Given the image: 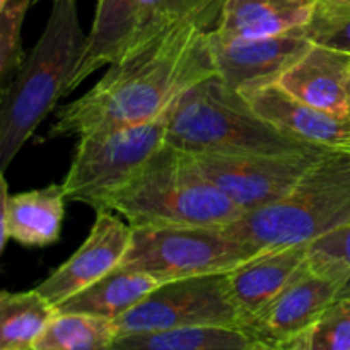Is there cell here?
<instances>
[{
    "mask_svg": "<svg viewBox=\"0 0 350 350\" xmlns=\"http://www.w3.org/2000/svg\"><path fill=\"white\" fill-rule=\"evenodd\" d=\"M137 0H98L84 57L70 82V92L103 65H111L129 48L135 26Z\"/></svg>",
    "mask_w": 350,
    "mask_h": 350,
    "instance_id": "obj_18",
    "label": "cell"
},
{
    "mask_svg": "<svg viewBox=\"0 0 350 350\" xmlns=\"http://www.w3.org/2000/svg\"><path fill=\"white\" fill-rule=\"evenodd\" d=\"M57 306L36 289L0 294V350H33Z\"/></svg>",
    "mask_w": 350,
    "mask_h": 350,
    "instance_id": "obj_21",
    "label": "cell"
},
{
    "mask_svg": "<svg viewBox=\"0 0 350 350\" xmlns=\"http://www.w3.org/2000/svg\"><path fill=\"white\" fill-rule=\"evenodd\" d=\"M350 224V152L332 149L280 200L222 226L260 253L318 241Z\"/></svg>",
    "mask_w": 350,
    "mask_h": 350,
    "instance_id": "obj_5",
    "label": "cell"
},
{
    "mask_svg": "<svg viewBox=\"0 0 350 350\" xmlns=\"http://www.w3.org/2000/svg\"><path fill=\"white\" fill-rule=\"evenodd\" d=\"M224 2L226 0H137L135 26L126 50L170 27L190 21H197L214 29Z\"/></svg>",
    "mask_w": 350,
    "mask_h": 350,
    "instance_id": "obj_22",
    "label": "cell"
},
{
    "mask_svg": "<svg viewBox=\"0 0 350 350\" xmlns=\"http://www.w3.org/2000/svg\"><path fill=\"white\" fill-rule=\"evenodd\" d=\"M10 0H0V7H3V5H7V3H9Z\"/></svg>",
    "mask_w": 350,
    "mask_h": 350,
    "instance_id": "obj_29",
    "label": "cell"
},
{
    "mask_svg": "<svg viewBox=\"0 0 350 350\" xmlns=\"http://www.w3.org/2000/svg\"><path fill=\"white\" fill-rule=\"evenodd\" d=\"M132 226L113 215L111 211H98L96 222L81 248L51 272L36 291L58 306L118 269L132 245Z\"/></svg>",
    "mask_w": 350,
    "mask_h": 350,
    "instance_id": "obj_12",
    "label": "cell"
},
{
    "mask_svg": "<svg viewBox=\"0 0 350 350\" xmlns=\"http://www.w3.org/2000/svg\"><path fill=\"white\" fill-rule=\"evenodd\" d=\"M308 263L317 270L345 277L349 284L344 296H350V224L311 243Z\"/></svg>",
    "mask_w": 350,
    "mask_h": 350,
    "instance_id": "obj_27",
    "label": "cell"
},
{
    "mask_svg": "<svg viewBox=\"0 0 350 350\" xmlns=\"http://www.w3.org/2000/svg\"><path fill=\"white\" fill-rule=\"evenodd\" d=\"M113 325L122 337L188 327L243 328V318L229 293L228 273H212L161 284Z\"/></svg>",
    "mask_w": 350,
    "mask_h": 350,
    "instance_id": "obj_8",
    "label": "cell"
},
{
    "mask_svg": "<svg viewBox=\"0 0 350 350\" xmlns=\"http://www.w3.org/2000/svg\"><path fill=\"white\" fill-rule=\"evenodd\" d=\"M250 350H286L284 347H273V345H265V344H260V342H256L255 345H253Z\"/></svg>",
    "mask_w": 350,
    "mask_h": 350,
    "instance_id": "obj_28",
    "label": "cell"
},
{
    "mask_svg": "<svg viewBox=\"0 0 350 350\" xmlns=\"http://www.w3.org/2000/svg\"><path fill=\"white\" fill-rule=\"evenodd\" d=\"M113 320L79 313H57L33 350H113Z\"/></svg>",
    "mask_w": 350,
    "mask_h": 350,
    "instance_id": "obj_23",
    "label": "cell"
},
{
    "mask_svg": "<svg viewBox=\"0 0 350 350\" xmlns=\"http://www.w3.org/2000/svg\"><path fill=\"white\" fill-rule=\"evenodd\" d=\"M166 146L191 157L297 154L317 149L260 118L217 75L188 89L170 113Z\"/></svg>",
    "mask_w": 350,
    "mask_h": 350,
    "instance_id": "obj_4",
    "label": "cell"
},
{
    "mask_svg": "<svg viewBox=\"0 0 350 350\" xmlns=\"http://www.w3.org/2000/svg\"><path fill=\"white\" fill-rule=\"evenodd\" d=\"M260 255L224 228H139L120 267L142 272L159 284L228 273Z\"/></svg>",
    "mask_w": 350,
    "mask_h": 350,
    "instance_id": "obj_7",
    "label": "cell"
},
{
    "mask_svg": "<svg viewBox=\"0 0 350 350\" xmlns=\"http://www.w3.org/2000/svg\"><path fill=\"white\" fill-rule=\"evenodd\" d=\"M34 0H10L0 7V79L2 89L16 77L26 53L23 51L21 29Z\"/></svg>",
    "mask_w": 350,
    "mask_h": 350,
    "instance_id": "obj_26",
    "label": "cell"
},
{
    "mask_svg": "<svg viewBox=\"0 0 350 350\" xmlns=\"http://www.w3.org/2000/svg\"><path fill=\"white\" fill-rule=\"evenodd\" d=\"M277 84L313 108L350 120L349 53L313 44Z\"/></svg>",
    "mask_w": 350,
    "mask_h": 350,
    "instance_id": "obj_14",
    "label": "cell"
},
{
    "mask_svg": "<svg viewBox=\"0 0 350 350\" xmlns=\"http://www.w3.org/2000/svg\"><path fill=\"white\" fill-rule=\"evenodd\" d=\"M171 109L150 122L81 137L62 183L68 200L105 211L106 202L166 144Z\"/></svg>",
    "mask_w": 350,
    "mask_h": 350,
    "instance_id": "obj_6",
    "label": "cell"
},
{
    "mask_svg": "<svg viewBox=\"0 0 350 350\" xmlns=\"http://www.w3.org/2000/svg\"><path fill=\"white\" fill-rule=\"evenodd\" d=\"M332 149L297 154L193 157L200 173L243 211L253 212L286 197Z\"/></svg>",
    "mask_w": 350,
    "mask_h": 350,
    "instance_id": "obj_9",
    "label": "cell"
},
{
    "mask_svg": "<svg viewBox=\"0 0 350 350\" xmlns=\"http://www.w3.org/2000/svg\"><path fill=\"white\" fill-rule=\"evenodd\" d=\"M318 0H226L215 33L222 38H272L304 27Z\"/></svg>",
    "mask_w": 350,
    "mask_h": 350,
    "instance_id": "obj_17",
    "label": "cell"
},
{
    "mask_svg": "<svg viewBox=\"0 0 350 350\" xmlns=\"http://www.w3.org/2000/svg\"><path fill=\"white\" fill-rule=\"evenodd\" d=\"M241 94L260 118L293 139L323 149H345L350 142V120L306 105L277 82L246 89Z\"/></svg>",
    "mask_w": 350,
    "mask_h": 350,
    "instance_id": "obj_13",
    "label": "cell"
},
{
    "mask_svg": "<svg viewBox=\"0 0 350 350\" xmlns=\"http://www.w3.org/2000/svg\"><path fill=\"white\" fill-rule=\"evenodd\" d=\"M345 150H349V152H350V142L347 144V147H345Z\"/></svg>",
    "mask_w": 350,
    "mask_h": 350,
    "instance_id": "obj_30",
    "label": "cell"
},
{
    "mask_svg": "<svg viewBox=\"0 0 350 350\" xmlns=\"http://www.w3.org/2000/svg\"><path fill=\"white\" fill-rule=\"evenodd\" d=\"M88 34L79 23L75 0H57L44 31L26 55L16 77L2 89L0 103V170L10 166L24 144L70 94V82L84 57Z\"/></svg>",
    "mask_w": 350,
    "mask_h": 350,
    "instance_id": "obj_2",
    "label": "cell"
},
{
    "mask_svg": "<svg viewBox=\"0 0 350 350\" xmlns=\"http://www.w3.org/2000/svg\"><path fill=\"white\" fill-rule=\"evenodd\" d=\"M255 344L243 328L188 327L122 335L113 350H250Z\"/></svg>",
    "mask_w": 350,
    "mask_h": 350,
    "instance_id": "obj_20",
    "label": "cell"
},
{
    "mask_svg": "<svg viewBox=\"0 0 350 350\" xmlns=\"http://www.w3.org/2000/svg\"><path fill=\"white\" fill-rule=\"evenodd\" d=\"M208 31L190 21L126 50L94 88L57 113L48 139H81L163 116L188 89L217 75Z\"/></svg>",
    "mask_w": 350,
    "mask_h": 350,
    "instance_id": "obj_1",
    "label": "cell"
},
{
    "mask_svg": "<svg viewBox=\"0 0 350 350\" xmlns=\"http://www.w3.org/2000/svg\"><path fill=\"white\" fill-rule=\"evenodd\" d=\"M310 246H287L260 253L228 272V287L241 313L243 328L255 320L308 262Z\"/></svg>",
    "mask_w": 350,
    "mask_h": 350,
    "instance_id": "obj_15",
    "label": "cell"
},
{
    "mask_svg": "<svg viewBox=\"0 0 350 350\" xmlns=\"http://www.w3.org/2000/svg\"><path fill=\"white\" fill-rule=\"evenodd\" d=\"M34 2H40V0H34ZM51 2H57V0H51Z\"/></svg>",
    "mask_w": 350,
    "mask_h": 350,
    "instance_id": "obj_31",
    "label": "cell"
},
{
    "mask_svg": "<svg viewBox=\"0 0 350 350\" xmlns=\"http://www.w3.org/2000/svg\"><path fill=\"white\" fill-rule=\"evenodd\" d=\"M157 286L161 284L146 273L118 267L75 296L58 304L57 311L91 314L115 321L116 318L135 308L140 301L146 299Z\"/></svg>",
    "mask_w": 350,
    "mask_h": 350,
    "instance_id": "obj_19",
    "label": "cell"
},
{
    "mask_svg": "<svg viewBox=\"0 0 350 350\" xmlns=\"http://www.w3.org/2000/svg\"><path fill=\"white\" fill-rule=\"evenodd\" d=\"M299 29L280 36L250 40L222 38L214 29L208 31L217 77L236 92L273 84L313 46Z\"/></svg>",
    "mask_w": 350,
    "mask_h": 350,
    "instance_id": "obj_11",
    "label": "cell"
},
{
    "mask_svg": "<svg viewBox=\"0 0 350 350\" xmlns=\"http://www.w3.org/2000/svg\"><path fill=\"white\" fill-rule=\"evenodd\" d=\"M286 350H350V296L335 301Z\"/></svg>",
    "mask_w": 350,
    "mask_h": 350,
    "instance_id": "obj_24",
    "label": "cell"
},
{
    "mask_svg": "<svg viewBox=\"0 0 350 350\" xmlns=\"http://www.w3.org/2000/svg\"><path fill=\"white\" fill-rule=\"evenodd\" d=\"M301 34L313 44L350 55V0H318Z\"/></svg>",
    "mask_w": 350,
    "mask_h": 350,
    "instance_id": "obj_25",
    "label": "cell"
},
{
    "mask_svg": "<svg viewBox=\"0 0 350 350\" xmlns=\"http://www.w3.org/2000/svg\"><path fill=\"white\" fill-rule=\"evenodd\" d=\"M349 280L304 263L286 289L243 330L256 342L286 347L344 296Z\"/></svg>",
    "mask_w": 350,
    "mask_h": 350,
    "instance_id": "obj_10",
    "label": "cell"
},
{
    "mask_svg": "<svg viewBox=\"0 0 350 350\" xmlns=\"http://www.w3.org/2000/svg\"><path fill=\"white\" fill-rule=\"evenodd\" d=\"M105 211L123 215L133 229L222 228L245 215L200 173L193 157L166 144L106 202Z\"/></svg>",
    "mask_w": 350,
    "mask_h": 350,
    "instance_id": "obj_3",
    "label": "cell"
},
{
    "mask_svg": "<svg viewBox=\"0 0 350 350\" xmlns=\"http://www.w3.org/2000/svg\"><path fill=\"white\" fill-rule=\"evenodd\" d=\"M64 185L9 195V187L2 173V226L0 250L14 239L27 248H43L60 239L65 217Z\"/></svg>",
    "mask_w": 350,
    "mask_h": 350,
    "instance_id": "obj_16",
    "label": "cell"
}]
</instances>
